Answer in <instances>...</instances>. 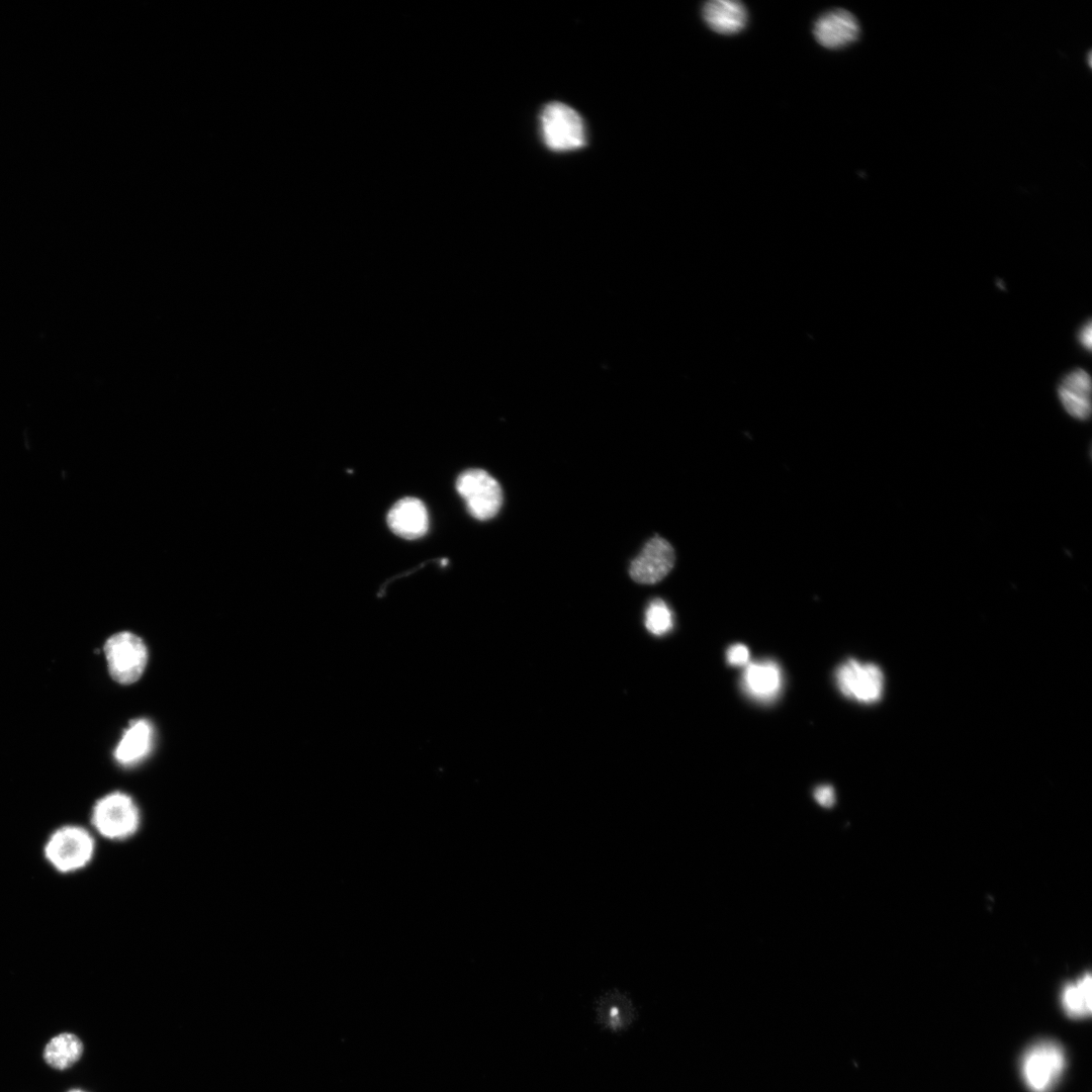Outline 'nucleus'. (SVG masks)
Segmentation results:
<instances>
[{
    "label": "nucleus",
    "instance_id": "obj_1",
    "mask_svg": "<svg viewBox=\"0 0 1092 1092\" xmlns=\"http://www.w3.org/2000/svg\"><path fill=\"white\" fill-rule=\"evenodd\" d=\"M96 843L86 828L67 824L55 829L43 845L48 863L60 874H73L86 868L95 855Z\"/></svg>",
    "mask_w": 1092,
    "mask_h": 1092
},
{
    "label": "nucleus",
    "instance_id": "obj_2",
    "mask_svg": "<svg viewBox=\"0 0 1092 1092\" xmlns=\"http://www.w3.org/2000/svg\"><path fill=\"white\" fill-rule=\"evenodd\" d=\"M1066 1066L1064 1049L1052 1039L1036 1040L1028 1045L1019 1064L1021 1078L1030 1092H1051Z\"/></svg>",
    "mask_w": 1092,
    "mask_h": 1092
},
{
    "label": "nucleus",
    "instance_id": "obj_3",
    "mask_svg": "<svg viewBox=\"0 0 1092 1092\" xmlns=\"http://www.w3.org/2000/svg\"><path fill=\"white\" fill-rule=\"evenodd\" d=\"M90 819L95 831L110 841L129 839L141 825L136 804L122 792H112L98 799L92 807Z\"/></svg>",
    "mask_w": 1092,
    "mask_h": 1092
},
{
    "label": "nucleus",
    "instance_id": "obj_4",
    "mask_svg": "<svg viewBox=\"0 0 1092 1092\" xmlns=\"http://www.w3.org/2000/svg\"><path fill=\"white\" fill-rule=\"evenodd\" d=\"M540 124L543 141L552 151H573L585 144L582 118L564 103L547 104L541 112Z\"/></svg>",
    "mask_w": 1092,
    "mask_h": 1092
},
{
    "label": "nucleus",
    "instance_id": "obj_5",
    "mask_svg": "<svg viewBox=\"0 0 1092 1092\" xmlns=\"http://www.w3.org/2000/svg\"><path fill=\"white\" fill-rule=\"evenodd\" d=\"M105 658L111 677L122 685L136 681L148 661V650L143 640L130 632L110 636L104 644Z\"/></svg>",
    "mask_w": 1092,
    "mask_h": 1092
},
{
    "label": "nucleus",
    "instance_id": "obj_6",
    "mask_svg": "<svg viewBox=\"0 0 1092 1092\" xmlns=\"http://www.w3.org/2000/svg\"><path fill=\"white\" fill-rule=\"evenodd\" d=\"M456 489L465 500L470 515L477 520H489L500 510L502 487L496 479L483 469L463 471L456 480Z\"/></svg>",
    "mask_w": 1092,
    "mask_h": 1092
},
{
    "label": "nucleus",
    "instance_id": "obj_7",
    "mask_svg": "<svg viewBox=\"0 0 1092 1092\" xmlns=\"http://www.w3.org/2000/svg\"><path fill=\"white\" fill-rule=\"evenodd\" d=\"M835 678L840 692L859 703L873 704L882 697L884 675L874 663L848 659L837 668Z\"/></svg>",
    "mask_w": 1092,
    "mask_h": 1092
},
{
    "label": "nucleus",
    "instance_id": "obj_8",
    "mask_svg": "<svg viewBox=\"0 0 1092 1092\" xmlns=\"http://www.w3.org/2000/svg\"><path fill=\"white\" fill-rule=\"evenodd\" d=\"M674 562L675 553L671 544L655 536L646 542L640 554L631 562L629 574L638 583L653 584L670 572Z\"/></svg>",
    "mask_w": 1092,
    "mask_h": 1092
},
{
    "label": "nucleus",
    "instance_id": "obj_9",
    "mask_svg": "<svg viewBox=\"0 0 1092 1092\" xmlns=\"http://www.w3.org/2000/svg\"><path fill=\"white\" fill-rule=\"evenodd\" d=\"M859 31L855 16L844 9L824 13L816 20L813 28L816 40L827 49H839L853 42Z\"/></svg>",
    "mask_w": 1092,
    "mask_h": 1092
},
{
    "label": "nucleus",
    "instance_id": "obj_10",
    "mask_svg": "<svg viewBox=\"0 0 1092 1092\" xmlns=\"http://www.w3.org/2000/svg\"><path fill=\"white\" fill-rule=\"evenodd\" d=\"M1091 377L1082 368H1075L1066 373L1058 385L1059 400L1064 410L1074 419L1086 421L1091 415Z\"/></svg>",
    "mask_w": 1092,
    "mask_h": 1092
},
{
    "label": "nucleus",
    "instance_id": "obj_11",
    "mask_svg": "<svg viewBox=\"0 0 1092 1092\" xmlns=\"http://www.w3.org/2000/svg\"><path fill=\"white\" fill-rule=\"evenodd\" d=\"M742 688L752 699L768 703L774 701L783 688V673L779 664L766 659L746 665Z\"/></svg>",
    "mask_w": 1092,
    "mask_h": 1092
},
{
    "label": "nucleus",
    "instance_id": "obj_12",
    "mask_svg": "<svg viewBox=\"0 0 1092 1092\" xmlns=\"http://www.w3.org/2000/svg\"><path fill=\"white\" fill-rule=\"evenodd\" d=\"M387 523L395 535L413 540L427 533L429 516L422 500L416 497H403L396 502L388 512Z\"/></svg>",
    "mask_w": 1092,
    "mask_h": 1092
},
{
    "label": "nucleus",
    "instance_id": "obj_13",
    "mask_svg": "<svg viewBox=\"0 0 1092 1092\" xmlns=\"http://www.w3.org/2000/svg\"><path fill=\"white\" fill-rule=\"evenodd\" d=\"M153 727L146 719L130 723L114 749V757L122 765H132L144 759L153 746Z\"/></svg>",
    "mask_w": 1092,
    "mask_h": 1092
},
{
    "label": "nucleus",
    "instance_id": "obj_14",
    "mask_svg": "<svg viewBox=\"0 0 1092 1092\" xmlns=\"http://www.w3.org/2000/svg\"><path fill=\"white\" fill-rule=\"evenodd\" d=\"M706 23L716 32L733 34L741 31L747 22L745 6L738 1L712 0L703 7Z\"/></svg>",
    "mask_w": 1092,
    "mask_h": 1092
},
{
    "label": "nucleus",
    "instance_id": "obj_15",
    "mask_svg": "<svg viewBox=\"0 0 1092 1092\" xmlns=\"http://www.w3.org/2000/svg\"><path fill=\"white\" fill-rule=\"evenodd\" d=\"M1091 976L1085 974L1073 983L1067 984L1061 993V1004L1065 1013L1073 1019L1089 1017L1092 1011Z\"/></svg>",
    "mask_w": 1092,
    "mask_h": 1092
},
{
    "label": "nucleus",
    "instance_id": "obj_16",
    "mask_svg": "<svg viewBox=\"0 0 1092 1092\" xmlns=\"http://www.w3.org/2000/svg\"><path fill=\"white\" fill-rule=\"evenodd\" d=\"M83 1043L73 1033H61L54 1036L43 1051L44 1061L53 1068L65 1070L73 1066L82 1056Z\"/></svg>",
    "mask_w": 1092,
    "mask_h": 1092
},
{
    "label": "nucleus",
    "instance_id": "obj_17",
    "mask_svg": "<svg viewBox=\"0 0 1092 1092\" xmlns=\"http://www.w3.org/2000/svg\"><path fill=\"white\" fill-rule=\"evenodd\" d=\"M633 1011L631 1003L620 994L605 997L598 1007L600 1021L613 1030L628 1026L633 1020Z\"/></svg>",
    "mask_w": 1092,
    "mask_h": 1092
},
{
    "label": "nucleus",
    "instance_id": "obj_18",
    "mask_svg": "<svg viewBox=\"0 0 1092 1092\" xmlns=\"http://www.w3.org/2000/svg\"><path fill=\"white\" fill-rule=\"evenodd\" d=\"M644 623L651 634L663 636L672 629V613L664 601L653 600L646 609Z\"/></svg>",
    "mask_w": 1092,
    "mask_h": 1092
},
{
    "label": "nucleus",
    "instance_id": "obj_19",
    "mask_svg": "<svg viewBox=\"0 0 1092 1092\" xmlns=\"http://www.w3.org/2000/svg\"><path fill=\"white\" fill-rule=\"evenodd\" d=\"M726 657L730 665H747L749 660V650L743 644H734L728 648Z\"/></svg>",
    "mask_w": 1092,
    "mask_h": 1092
},
{
    "label": "nucleus",
    "instance_id": "obj_20",
    "mask_svg": "<svg viewBox=\"0 0 1092 1092\" xmlns=\"http://www.w3.org/2000/svg\"><path fill=\"white\" fill-rule=\"evenodd\" d=\"M814 798L816 802L824 807L831 808L835 803L834 789L830 785H822L815 789Z\"/></svg>",
    "mask_w": 1092,
    "mask_h": 1092
},
{
    "label": "nucleus",
    "instance_id": "obj_21",
    "mask_svg": "<svg viewBox=\"0 0 1092 1092\" xmlns=\"http://www.w3.org/2000/svg\"><path fill=\"white\" fill-rule=\"evenodd\" d=\"M1077 340H1078L1079 344L1081 345V347L1083 349H1085L1087 351H1091V347H1092V324H1091L1090 320L1085 322L1080 327V329L1078 330Z\"/></svg>",
    "mask_w": 1092,
    "mask_h": 1092
},
{
    "label": "nucleus",
    "instance_id": "obj_22",
    "mask_svg": "<svg viewBox=\"0 0 1092 1092\" xmlns=\"http://www.w3.org/2000/svg\"><path fill=\"white\" fill-rule=\"evenodd\" d=\"M68 1092H85V1091H83V1090H80V1089H72V1090H70V1091H68Z\"/></svg>",
    "mask_w": 1092,
    "mask_h": 1092
}]
</instances>
